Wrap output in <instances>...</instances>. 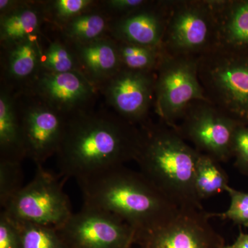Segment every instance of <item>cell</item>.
Here are the masks:
<instances>
[{"label":"cell","mask_w":248,"mask_h":248,"mask_svg":"<svg viewBox=\"0 0 248 248\" xmlns=\"http://www.w3.org/2000/svg\"><path fill=\"white\" fill-rule=\"evenodd\" d=\"M141 140L135 124L115 112L89 108L68 116L57 164L62 176L78 182L135 161Z\"/></svg>","instance_id":"6da1fadb"},{"label":"cell","mask_w":248,"mask_h":248,"mask_svg":"<svg viewBox=\"0 0 248 248\" xmlns=\"http://www.w3.org/2000/svg\"><path fill=\"white\" fill-rule=\"evenodd\" d=\"M84 205L105 210L135 230L137 241L167 223L179 208L141 172L118 166L78 182Z\"/></svg>","instance_id":"7a4b0ae2"},{"label":"cell","mask_w":248,"mask_h":248,"mask_svg":"<svg viewBox=\"0 0 248 248\" xmlns=\"http://www.w3.org/2000/svg\"><path fill=\"white\" fill-rule=\"evenodd\" d=\"M141 130V143L135 160L140 172L178 208L203 210L194 183L200 152L164 122H146Z\"/></svg>","instance_id":"3957f363"},{"label":"cell","mask_w":248,"mask_h":248,"mask_svg":"<svg viewBox=\"0 0 248 248\" xmlns=\"http://www.w3.org/2000/svg\"><path fill=\"white\" fill-rule=\"evenodd\" d=\"M199 76L209 102L248 125V55L216 47L199 58Z\"/></svg>","instance_id":"277c9868"},{"label":"cell","mask_w":248,"mask_h":248,"mask_svg":"<svg viewBox=\"0 0 248 248\" xmlns=\"http://www.w3.org/2000/svg\"><path fill=\"white\" fill-rule=\"evenodd\" d=\"M199 58L164 51L156 68L153 107L162 122L173 128L192 102H209L199 76Z\"/></svg>","instance_id":"5b68a950"},{"label":"cell","mask_w":248,"mask_h":248,"mask_svg":"<svg viewBox=\"0 0 248 248\" xmlns=\"http://www.w3.org/2000/svg\"><path fill=\"white\" fill-rule=\"evenodd\" d=\"M217 47V22L210 0L167 1L163 50L200 57Z\"/></svg>","instance_id":"8992f818"},{"label":"cell","mask_w":248,"mask_h":248,"mask_svg":"<svg viewBox=\"0 0 248 248\" xmlns=\"http://www.w3.org/2000/svg\"><path fill=\"white\" fill-rule=\"evenodd\" d=\"M3 212L16 221L57 229L73 214L61 183L43 166H37L32 180L9 201Z\"/></svg>","instance_id":"52a82bcc"},{"label":"cell","mask_w":248,"mask_h":248,"mask_svg":"<svg viewBox=\"0 0 248 248\" xmlns=\"http://www.w3.org/2000/svg\"><path fill=\"white\" fill-rule=\"evenodd\" d=\"M14 94L26 157L36 166H43L58 153L68 117L33 94Z\"/></svg>","instance_id":"ba28073f"},{"label":"cell","mask_w":248,"mask_h":248,"mask_svg":"<svg viewBox=\"0 0 248 248\" xmlns=\"http://www.w3.org/2000/svg\"><path fill=\"white\" fill-rule=\"evenodd\" d=\"M241 124L212 103L199 101L187 108L176 130L200 153L226 162L233 156V139Z\"/></svg>","instance_id":"9c48e42d"},{"label":"cell","mask_w":248,"mask_h":248,"mask_svg":"<svg viewBox=\"0 0 248 248\" xmlns=\"http://www.w3.org/2000/svg\"><path fill=\"white\" fill-rule=\"evenodd\" d=\"M58 230L68 248H130L135 230L113 214L84 205Z\"/></svg>","instance_id":"30bf717a"},{"label":"cell","mask_w":248,"mask_h":248,"mask_svg":"<svg viewBox=\"0 0 248 248\" xmlns=\"http://www.w3.org/2000/svg\"><path fill=\"white\" fill-rule=\"evenodd\" d=\"M208 213L179 209L163 226L138 240L141 248H222L225 240L210 223Z\"/></svg>","instance_id":"8fae6325"},{"label":"cell","mask_w":248,"mask_h":248,"mask_svg":"<svg viewBox=\"0 0 248 248\" xmlns=\"http://www.w3.org/2000/svg\"><path fill=\"white\" fill-rule=\"evenodd\" d=\"M156 71L122 68L99 88L107 105L130 123L143 124L154 107Z\"/></svg>","instance_id":"7c38bea8"},{"label":"cell","mask_w":248,"mask_h":248,"mask_svg":"<svg viewBox=\"0 0 248 248\" xmlns=\"http://www.w3.org/2000/svg\"><path fill=\"white\" fill-rule=\"evenodd\" d=\"M20 93L33 94L68 117L93 107L99 91L81 72L57 73L41 69L32 84Z\"/></svg>","instance_id":"4fadbf2b"},{"label":"cell","mask_w":248,"mask_h":248,"mask_svg":"<svg viewBox=\"0 0 248 248\" xmlns=\"http://www.w3.org/2000/svg\"><path fill=\"white\" fill-rule=\"evenodd\" d=\"M167 18V1H149L126 16L112 19L110 37L114 40L162 48Z\"/></svg>","instance_id":"5bb4252c"},{"label":"cell","mask_w":248,"mask_h":248,"mask_svg":"<svg viewBox=\"0 0 248 248\" xmlns=\"http://www.w3.org/2000/svg\"><path fill=\"white\" fill-rule=\"evenodd\" d=\"M42 35L1 46V85L17 93L35 81L41 71Z\"/></svg>","instance_id":"9a60e30c"},{"label":"cell","mask_w":248,"mask_h":248,"mask_svg":"<svg viewBox=\"0 0 248 248\" xmlns=\"http://www.w3.org/2000/svg\"><path fill=\"white\" fill-rule=\"evenodd\" d=\"M217 22V47L248 55V0H210Z\"/></svg>","instance_id":"2e32d148"},{"label":"cell","mask_w":248,"mask_h":248,"mask_svg":"<svg viewBox=\"0 0 248 248\" xmlns=\"http://www.w3.org/2000/svg\"><path fill=\"white\" fill-rule=\"evenodd\" d=\"M69 45L76 53L80 71L98 90L122 68L117 41L110 36L89 43Z\"/></svg>","instance_id":"e0dca14e"},{"label":"cell","mask_w":248,"mask_h":248,"mask_svg":"<svg viewBox=\"0 0 248 248\" xmlns=\"http://www.w3.org/2000/svg\"><path fill=\"white\" fill-rule=\"evenodd\" d=\"M45 25L40 1L19 0L12 9L0 14V46L42 35Z\"/></svg>","instance_id":"ac0fdd59"},{"label":"cell","mask_w":248,"mask_h":248,"mask_svg":"<svg viewBox=\"0 0 248 248\" xmlns=\"http://www.w3.org/2000/svg\"><path fill=\"white\" fill-rule=\"evenodd\" d=\"M26 155L14 93L0 86V160L22 163Z\"/></svg>","instance_id":"d6986e66"},{"label":"cell","mask_w":248,"mask_h":248,"mask_svg":"<svg viewBox=\"0 0 248 248\" xmlns=\"http://www.w3.org/2000/svg\"><path fill=\"white\" fill-rule=\"evenodd\" d=\"M112 21V18L98 4L51 31L68 45L89 43L110 36Z\"/></svg>","instance_id":"ffe728a7"},{"label":"cell","mask_w":248,"mask_h":248,"mask_svg":"<svg viewBox=\"0 0 248 248\" xmlns=\"http://www.w3.org/2000/svg\"><path fill=\"white\" fill-rule=\"evenodd\" d=\"M229 179L219 162L211 156L200 153L196 164L195 190L202 202L217 195L229 186Z\"/></svg>","instance_id":"44dd1931"},{"label":"cell","mask_w":248,"mask_h":248,"mask_svg":"<svg viewBox=\"0 0 248 248\" xmlns=\"http://www.w3.org/2000/svg\"><path fill=\"white\" fill-rule=\"evenodd\" d=\"M41 69L57 73L81 72L78 58L71 46L54 34L53 38L48 37L44 31Z\"/></svg>","instance_id":"7402d4cb"},{"label":"cell","mask_w":248,"mask_h":248,"mask_svg":"<svg viewBox=\"0 0 248 248\" xmlns=\"http://www.w3.org/2000/svg\"><path fill=\"white\" fill-rule=\"evenodd\" d=\"M45 27L58 29L72 19L98 6L95 0H48L40 1Z\"/></svg>","instance_id":"603a6c76"},{"label":"cell","mask_w":248,"mask_h":248,"mask_svg":"<svg viewBox=\"0 0 248 248\" xmlns=\"http://www.w3.org/2000/svg\"><path fill=\"white\" fill-rule=\"evenodd\" d=\"M117 41V40H116ZM122 68L135 71L155 72L164 54L163 48L117 41Z\"/></svg>","instance_id":"cb8c5ba5"},{"label":"cell","mask_w":248,"mask_h":248,"mask_svg":"<svg viewBox=\"0 0 248 248\" xmlns=\"http://www.w3.org/2000/svg\"><path fill=\"white\" fill-rule=\"evenodd\" d=\"M11 219L19 232L20 248H68L57 228Z\"/></svg>","instance_id":"d4e9b609"},{"label":"cell","mask_w":248,"mask_h":248,"mask_svg":"<svg viewBox=\"0 0 248 248\" xmlns=\"http://www.w3.org/2000/svg\"><path fill=\"white\" fill-rule=\"evenodd\" d=\"M21 163L0 160V204L4 208L22 186Z\"/></svg>","instance_id":"484cf974"},{"label":"cell","mask_w":248,"mask_h":248,"mask_svg":"<svg viewBox=\"0 0 248 248\" xmlns=\"http://www.w3.org/2000/svg\"><path fill=\"white\" fill-rule=\"evenodd\" d=\"M227 193L231 199L229 208L221 213H208L210 218L218 217L221 219H228L234 224L248 229V192H243L228 186L226 187Z\"/></svg>","instance_id":"4316f807"},{"label":"cell","mask_w":248,"mask_h":248,"mask_svg":"<svg viewBox=\"0 0 248 248\" xmlns=\"http://www.w3.org/2000/svg\"><path fill=\"white\" fill-rule=\"evenodd\" d=\"M234 166L239 172L248 175V125L241 124L235 131L232 143Z\"/></svg>","instance_id":"83f0119b"},{"label":"cell","mask_w":248,"mask_h":248,"mask_svg":"<svg viewBox=\"0 0 248 248\" xmlns=\"http://www.w3.org/2000/svg\"><path fill=\"white\" fill-rule=\"evenodd\" d=\"M148 0H103L99 1L101 9L112 19L123 17L148 4Z\"/></svg>","instance_id":"f1b7e54d"},{"label":"cell","mask_w":248,"mask_h":248,"mask_svg":"<svg viewBox=\"0 0 248 248\" xmlns=\"http://www.w3.org/2000/svg\"><path fill=\"white\" fill-rule=\"evenodd\" d=\"M0 248H20L17 226L3 211L0 214Z\"/></svg>","instance_id":"f546056e"},{"label":"cell","mask_w":248,"mask_h":248,"mask_svg":"<svg viewBox=\"0 0 248 248\" xmlns=\"http://www.w3.org/2000/svg\"><path fill=\"white\" fill-rule=\"evenodd\" d=\"M222 248H248V234L244 232L240 228L239 235L234 242L231 245H225Z\"/></svg>","instance_id":"4dcf8cb0"},{"label":"cell","mask_w":248,"mask_h":248,"mask_svg":"<svg viewBox=\"0 0 248 248\" xmlns=\"http://www.w3.org/2000/svg\"><path fill=\"white\" fill-rule=\"evenodd\" d=\"M19 0H1L0 1V14H4L14 8Z\"/></svg>","instance_id":"1f68e13d"}]
</instances>
